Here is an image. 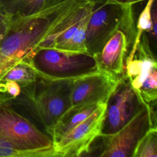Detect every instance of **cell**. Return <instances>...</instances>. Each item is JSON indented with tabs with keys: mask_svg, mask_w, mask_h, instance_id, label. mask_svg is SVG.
<instances>
[{
	"mask_svg": "<svg viewBox=\"0 0 157 157\" xmlns=\"http://www.w3.org/2000/svg\"><path fill=\"white\" fill-rule=\"evenodd\" d=\"M71 80L38 78L21 86L20 94L6 104H13L19 107L49 135L59 117L71 106Z\"/></svg>",
	"mask_w": 157,
	"mask_h": 157,
	"instance_id": "1",
	"label": "cell"
},
{
	"mask_svg": "<svg viewBox=\"0 0 157 157\" xmlns=\"http://www.w3.org/2000/svg\"><path fill=\"white\" fill-rule=\"evenodd\" d=\"M118 29L124 33L128 47L132 48L136 35L133 5H121L109 0H96L87 24V52L99 54Z\"/></svg>",
	"mask_w": 157,
	"mask_h": 157,
	"instance_id": "2",
	"label": "cell"
},
{
	"mask_svg": "<svg viewBox=\"0 0 157 157\" xmlns=\"http://www.w3.org/2000/svg\"><path fill=\"white\" fill-rule=\"evenodd\" d=\"M26 63L39 78L50 80H73L100 69L97 55L53 48L39 49Z\"/></svg>",
	"mask_w": 157,
	"mask_h": 157,
	"instance_id": "3",
	"label": "cell"
},
{
	"mask_svg": "<svg viewBox=\"0 0 157 157\" xmlns=\"http://www.w3.org/2000/svg\"><path fill=\"white\" fill-rule=\"evenodd\" d=\"M0 138L17 149L39 153L42 157L59 156L51 137L12 106L0 104Z\"/></svg>",
	"mask_w": 157,
	"mask_h": 157,
	"instance_id": "4",
	"label": "cell"
},
{
	"mask_svg": "<svg viewBox=\"0 0 157 157\" xmlns=\"http://www.w3.org/2000/svg\"><path fill=\"white\" fill-rule=\"evenodd\" d=\"M156 127V112L150 104L143 107L125 125L116 132L108 136H99L102 145L99 156L132 157L135 148L146 132Z\"/></svg>",
	"mask_w": 157,
	"mask_h": 157,
	"instance_id": "5",
	"label": "cell"
},
{
	"mask_svg": "<svg viewBox=\"0 0 157 157\" xmlns=\"http://www.w3.org/2000/svg\"><path fill=\"white\" fill-rule=\"evenodd\" d=\"M144 102L123 75L109 97L99 136L112 134L125 125L143 107Z\"/></svg>",
	"mask_w": 157,
	"mask_h": 157,
	"instance_id": "6",
	"label": "cell"
},
{
	"mask_svg": "<svg viewBox=\"0 0 157 157\" xmlns=\"http://www.w3.org/2000/svg\"><path fill=\"white\" fill-rule=\"evenodd\" d=\"M107 103H101L86 118L53 145L59 156H80L87 153L102 130Z\"/></svg>",
	"mask_w": 157,
	"mask_h": 157,
	"instance_id": "7",
	"label": "cell"
},
{
	"mask_svg": "<svg viewBox=\"0 0 157 157\" xmlns=\"http://www.w3.org/2000/svg\"><path fill=\"white\" fill-rule=\"evenodd\" d=\"M123 76L117 77L100 68L71 80V106L107 103Z\"/></svg>",
	"mask_w": 157,
	"mask_h": 157,
	"instance_id": "8",
	"label": "cell"
},
{
	"mask_svg": "<svg viewBox=\"0 0 157 157\" xmlns=\"http://www.w3.org/2000/svg\"><path fill=\"white\" fill-rule=\"evenodd\" d=\"M128 52L126 36L118 29L97 54L99 67L117 76L124 75V60Z\"/></svg>",
	"mask_w": 157,
	"mask_h": 157,
	"instance_id": "9",
	"label": "cell"
},
{
	"mask_svg": "<svg viewBox=\"0 0 157 157\" xmlns=\"http://www.w3.org/2000/svg\"><path fill=\"white\" fill-rule=\"evenodd\" d=\"M100 104L71 106L65 111L53 126L49 134L53 145L64 136L91 114Z\"/></svg>",
	"mask_w": 157,
	"mask_h": 157,
	"instance_id": "10",
	"label": "cell"
},
{
	"mask_svg": "<svg viewBox=\"0 0 157 157\" xmlns=\"http://www.w3.org/2000/svg\"><path fill=\"white\" fill-rule=\"evenodd\" d=\"M45 0H0V14L9 17H26L44 9Z\"/></svg>",
	"mask_w": 157,
	"mask_h": 157,
	"instance_id": "11",
	"label": "cell"
},
{
	"mask_svg": "<svg viewBox=\"0 0 157 157\" xmlns=\"http://www.w3.org/2000/svg\"><path fill=\"white\" fill-rule=\"evenodd\" d=\"M38 78L34 70L28 63L21 61L13 66L1 80L13 81L21 87L35 82Z\"/></svg>",
	"mask_w": 157,
	"mask_h": 157,
	"instance_id": "12",
	"label": "cell"
},
{
	"mask_svg": "<svg viewBox=\"0 0 157 157\" xmlns=\"http://www.w3.org/2000/svg\"><path fill=\"white\" fill-rule=\"evenodd\" d=\"M157 156V128H150L138 142L132 157Z\"/></svg>",
	"mask_w": 157,
	"mask_h": 157,
	"instance_id": "13",
	"label": "cell"
},
{
	"mask_svg": "<svg viewBox=\"0 0 157 157\" xmlns=\"http://www.w3.org/2000/svg\"><path fill=\"white\" fill-rule=\"evenodd\" d=\"M157 68L153 69L139 88L137 94L147 104L156 101L157 98Z\"/></svg>",
	"mask_w": 157,
	"mask_h": 157,
	"instance_id": "14",
	"label": "cell"
},
{
	"mask_svg": "<svg viewBox=\"0 0 157 157\" xmlns=\"http://www.w3.org/2000/svg\"><path fill=\"white\" fill-rule=\"evenodd\" d=\"M88 1V0H45L44 9H46L50 8L51 7L55 6L56 5L59 4L61 3L67 2V1L73 2H75V3H77V4H83V3H84V2H85Z\"/></svg>",
	"mask_w": 157,
	"mask_h": 157,
	"instance_id": "15",
	"label": "cell"
},
{
	"mask_svg": "<svg viewBox=\"0 0 157 157\" xmlns=\"http://www.w3.org/2000/svg\"><path fill=\"white\" fill-rule=\"evenodd\" d=\"M115 3H117L121 5H133L136 3L140 2L147 0H109Z\"/></svg>",
	"mask_w": 157,
	"mask_h": 157,
	"instance_id": "16",
	"label": "cell"
}]
</instances>
